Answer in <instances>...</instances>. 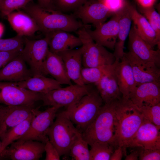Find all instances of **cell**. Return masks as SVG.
Returning a JSON list of instances; mask_svg holds the SVG:
<instances>
[{
  "mask_svg": "<svg viewBox=\"0 0 160 160\" xmlns=\"http://www.w3.org/2000/svg\"><path fill=\"white\" fill-rule=\"evenodd\" d=\"M2 151V145L1 141L0 140V155Z\"/></svg>",
  "mask_w": 160,
  "mask_h": 160,
  "instance_id": "47",
  "label": "cell"
},
{
  "mask_svg": "<svg viewBox=\"0 0 160 160\" xmlns=\"http://www.w3.org/2000/svg\"><path fill=\"white\" fill-rule=\"evenodd\" d=\"M17 83L22 88L40 93H45L61 87V84L54 79L42 75L34 76Z\"/></svg>",
  "mask_w": 160,
  "mask_h": 160,
  "instance_id": "28",
  "label": "cell"
},
{
  "mask_svg": "<svg viewBox=\"0 0 160 160\" xmlns=\"http://www.w3.org/2000/svg\"><path fill=\"white\" fill-rule=\"evenodd\" d=\"M120 11L114 14L108 22L95 27L94 30H91L88 25V32L96 43L114 50L118 37Z\"/></svg>",
  "mask_w": 160,
  "mask_h": 160,
  "instance_id": "14",
  "label": "cell"
},
{
  "mask_svg": "<svg viewBox=\"0 0 160 160\" xmlns=\"http://www.w3.org/2000/svg\"><path fill=\"white\" fill-rule=\"evenodd\" d=\"M113 70L122 98L127 100L136 86L131 66L124 55L119 61H115Z\"/></svg>",
  "mask_w": 160,
  "mask_h": 160,
  "instance_id": "17",
  "label": "cell"
},
{
  "mask_svg": "<svg viewBox=\"0 0 160 160\" xmlns=\"http://www.w3.org/2000/svg\"><path fill=\"white\" fill-rule=\"evenodd\" d=\"M135 106L141 113L145 119L160 128V103L151 106L139 107Z\"/></svg>",
  "mask_w": 160,
  "mask_h": 160,
  "instance_id": "33",
  "label": "cell"
},
{
  "mask_svg": "<svg viewBox=\"0 0 160 160\" xmlns=\"http://www.w3.org/2000/svg\"><path fill=\"white\" fill-rule=\"evenodd\" d=\"M87 0H52L56 10L65 13L73 12Z\"/></svg>",
  "mask_w": 160,
  "mask_h": 160,
  "instance_id": "37",
  "label": "cell"
},
{
  "mask_svg": "<svg viewBox=\"0 0 160 160\" xmlns=\"http://www.w3.org/2000/svg\"><path fill=\"white\" fill-rule=\"evenodd\" d=\"M45 143L31 140L19 139L3 150L0 156L12 160H38L45 152Z\"/></svg>",
  "mask_w": 160,
  "mask_h": 160,
  "instance_id": "11",
  "label": "cell"
},
{
  "mask_svg": "<svg viewBox=\"0 0 160 160\" xmlns=\"http://www.w3.org/2000/svg\"><path fill=\"white\" fill-rule=\"evenodd\" d=\"M140 7L148 8L153 6L156 0H136Z\"/></svg>",
  "mask_w": 160,
  "mask_h": 160,
  "instance_id": "44",
  "label": "cell"
},
{
  "mask_svg": "<svg viewBox=\"0 0 160 160\" xmlns=\"http://www.w3.org/2000/svg\"><path fill=\"white\" fill-rule=\"evenodd\" d=\"M120 100L104 103L95 119L81 133L88 145L106 143L116 148L115 139L116 112Z\"/></svg>",
  "mask_w": 160,
  "mask_h": 160,
  "instance_id": "3",
  "label": "cell"
},
{
  "mask_svg": "<svg viewBox=\"0 0 160 160\" xmlns=\"http://www.w3.org/2000/svg\"><path fill=\"white\" fill-rule=\"evenodd\" d=\"M4 159V158L0 156V160H3Z\"/></svg>",
  "mask_w": 160,
  "mask_h": 160,
  "instance_id": "48",
  "label": "cell"
},
{
  "mask_svg": "<svg viewBox=\"0 0 160 160\" xmlns=\"http://www.w3.org/2000/svg\"><path fill=\"white\" fill-rule=\"evenodd\" d=\"M24 37V45L20 55L30 67L33 76L42 75L46 76L45 62L49 50L47 36L38 40H31Z\"/></svg>",
  "mask_w": 160,
  "mask_h": 160,
  "instance_id": "8",
  "label": "cell"
},
{
  "mask_svg": "<svg viewBox=\"0 0 160 160\" xmlns=\"http://www.w3.org/2000/svg\"><path fill=\"white\" fill-rule=\"evenodd\" d=\"M129 100L137 107L154 105L160 103V84L146 83L135 87Z\"/></svg>",
  "mask_w": 160,
  "mask_h": 160,
  "instance_id": "19",
  "label": "cell"
},
{
  "mask_svg": "<svg viewBox=\"0 0 160 160\" xmlns=\"http://www.w3.org/2000/svg\"><path fill=\"white\" fill-rule=\"evenodd\" d=\"M139 148L140 160H160V149Z\"/></svg>",
  "mask_w": 160,
  "mask_h": 160,
  "instance_id": "39",
  "label": "cell"
},
{
  "mask_svg": "<svg viewBox=\"0 0 160 160\" xmlns=\"http://www.w3.org/2000/svg\"><path fill=\"white\" fill-rule=\"evenodd\" d=\"M4 30V28L3 24L0 22V39L2 36Z\"/></svg>",
  "mask_w": 160,
  "mask_h": 160,
  "instance_id": "46",
  "label": "cell"
},
{
  "mask_svg": "<svg viewBox=\"0 0 160 160\" xmlns=\"http://www.w3.org/2000/svg\"><path fill=\"white\" fill-rule=\"evenodd\" d=\"M59 107L51 106L43 111L35 108V115L28 129L20 139L39 141L44 143L49 139L48 131L54 121Z\"/></svg>",
  "mask_w": 160,
  "mask_h": 160,
  "instance_id": "10",
  "label": "cell"
},
{
  "mask_svg": "<svg viewBox=\"0 0 160 160\" xmlns=\"http://www.w3.org/2000/svg\"><path fill=\"white\" fill-rule=\"evenodd\" d=\"M72 14L84 25L91 23L96 27L114 14L99 0H87Z\"/></svg>",
  "mask_w": 160,
  "mask_h": 160,
  "instance_id": "13",
  "label": "cell"
},
{
  "mask_svg": "<svg viewBox=\"0 0 160 160\" xmlns=\"http://www.w3.org/2000/svg\"><path fill=\"white\" fill-rule=\"evenodd\" d=\"M136 149L132 151L129 155L126 154L125 160H137L138 159L139 154V148H135Z\"/></svg>",
  "mask_w": 160,
  "mask_h": 160,
  "instance_id": "45",
  "label": "cell"
},
{
  "mask_svg": "<svg viewBox=\"0 0 160 160\" xmlns=\"http://www.w3.org/2000/svg\"><path fill=\"white\" fill-rule=\"evenodd\" d=\"M104 103L122 98L113 70V64L109 70L94 84Z\"/></svg>",
  "mask_w": 160,
  "mask_h": 160,
  "instance_id": "24",
  "label": "cell"
},
{
  "mask_svg": "<svg viewBox=\"0 0 160 160\" xmlns=\"http://www.w3.org/2000/svg\"><path fill=\"white\" fill-rule=\"evenodd\" d=\"M21 9L34 19L40 31L45 35L58 30L75 32L85 25L72 14L68 15L56 10L48 11L33 1Z\"/></svg>",
  "mask_w": 160,
  "mask_h": 160,
  "instance_id": "1",
  "label": "cell"
},
{
  "mask_svg": "<svg viewBox=\"0 0 160 160\" xmlns=\"http://www.w3.org/2000/svg\"><path fill=\"white\" fill-rule=\"evenodd\" d=\"M124 55L131 66L136 86L146 83L160 84V68L155 63L142 60L129 51Z\"/></svg>",
  "mask_w": 160,
  "mask_h": 160,
  "instance_id": "12",
  "label": "cell"
},
{
  "mask_svg": "<svg viewBox=\"0 0 160 160\" xmlns=\"http://www.w3.org/2000/svg\"><path fill=\"white\" fill-rule=\"evenodd\" d=\"M90 146L89 160H110L116 148L106 143H95Z\"/></svg>",
  "mask_w": 160,
  "mask_h": 160,
  "instance_id": "32",
  "label": "cell"
},
{
  "mask_svg": "<svg viewBox=\"0 0 160 160\" xmlns=\"http://www.w3.org/2000/svg\"><path fill=\"white\" fill-rule=\"evenodd\" d=\"M124 155L123 148L120 147H117L111 154L110 160H121Z\"/></svg>",
  "mask_w": 160,
  "mask_h": 160,
  "instance_id": "43",
  "label": "cell"
},
{
  "mask_svg": "<svg viewBox=\"0 0 160 160\" xmlns=\"http://www.w3.org/2000/svg\"><path fill=\"white\" fill-rule=\"evenodd\" d=\"M45 35L48 37L49 51L56 54L73 49L82 45L78 36L66 31L56 30Z\"/></svg>",
  "mask_w": 160,
  "mask_h": 160,
  "instance_id": "21",
  "label": "cell"
},
{
  "mask_svg": "<svg viewBox=\"0 0 160 160\" xmlns=\"http://www.w3.org/2000/svg\"><path fill=\"white\" fill-rule=\"evenodd\" d=\"M141 13L147 20L160 41V15L152 6L148 8L140 7Z\"/></svg>",
  "mask_w": 160,
  "mask_h": 160,
  "instance_id": "35",
  "label": "cell"
},
{
  "mask_svg": "<svg viewBox=\"0 0 160 160\" xmlns=\"http://www.w3.org/2000/svg\"><path fill=\"white\" fill-rule=\"evenodd\" d=\"M128 48L140 59L155 63L160 67V49L154 50L140 36L133 25L129 36Z\"/></svg>",
  "mask_w": 160,
  "mask_h": 160,
  "instance_id": "18",
  "label": "cell"
},
{
  "mask_svg": "<svg viewBox=\"0 0 160 160\" xmlns=\"http://www.w3.org/2000/svg\"><path fill=\"white\" fill-rule=\"evenodd\" d=\"M64 63L68 75L71 80L76 84L84 85L82 79V48L60 52L57 54Z\"/></svg>",
  "mask_w": 160,
  "mask_h": 160,
  "instance_id": "23",
  "label": "cell"
},
{
  "mask_svg": "<svg viewBox=\"0 0 160 160\" xmlns=\"http://www.w3.org/2000/svg\"><path fill=\"white\" fill-rule=\"evenodd\" d=\"M38 4L44 9L48 10H56L52 3V0H37Z\"/></svg>",
  "mask_w": 160,
  "mask_h": 160,
  "instance_id": "42",
  "label": "cell"
},
{
  "mask_svg": "<svg viewBox=\"0 0 160 160\" xmlns=\"http://www.w3.org/2000/svg\"><path fill=\"white\" fill-rule=\"evenodd\" d=\"M35 108L26 119L7 131L0 138L2 151L12 143L20 139L27 131L35 115Z\"/></svg>",
  "mask_w": 160,
  "mask_h": 160,
  "instance_id": "29",
  "label": "cell"
},
{
  "mask_svg": "<svg viewBox=\"0 0 160 160\" xmlns=\"http://www.w3.org/2000/svg\"><path fill=\"white\" fill-rule=\"evenodd\" d=\"M41 94L19 87L17 82L0 81V104L7 106L34 105Z\"/></svg>",
  "mask_w": 160,
  "mask_h": 160,
  "instance_id": "9",
  "label": "cell"
},
{
  "mask_svg": "<svg viewBox=\"0 0 160 160\" xmlns=\"http://www.w3.org/2000/svg\"><path fill=\"white\" fill-rule=\"evenodd\" d=\"M129 8L132 20L138 34L152 48L157 45L160 49V41L147 20L130 4Z\"/></svg>",
  "mask_w": 160,
  "mask_h": 160,
  "instance_id": "25",
  "label": "cell"
},
{
  "mask_svg": "<svg viewBox=\"0 0 160 160\" xmlns=\"http://www.w3.org/2000/svg\"><path fill=\"white\" fill-rule=\"evenodd\" d=\"M21 52L15 51L0 52V69L14 58L19 55Z\"/></svg>",
  "mask_w": 160,
  "mask_h": 160,
  "instance_id": "41",
  "label": "cell"
},
{
  "mask_svg": "<svg viewBox=\"0 0 160 160\" xmlns=\"http://www.w3.org/2000/svg\"><path fill=\"white\" fill-rule=\"evenodd\" d=\"M34 108V105H0V137L8 130L28 118Z\"/></svg>",
  "mask_w": 160,
  "mask_h": 160,
  "instance_id": "15",
  "label": "cell"
},
{
  "mask_svg": "<svg viewBox=\"0 0 160 160\" xmlns=\"http://www.w3.org/2000/svg\"><path fill=\"white\" fill-rule=\"evenodd\" d=\"M144 118L128 100H119L116 112L115 139L116 146L121 147L124 154L130 148L132 140Z\"/></svg>",
  "mask_w": 160,
  "mask_h": 160,
  "instance_id": "2",
  "label": "cell"
},
{
  "mask_svg": "<svg viewBox=\"0 0 160 160\" xmlns=\"http://www.w3.org/2000/svg\"><path fill=\"white\" fill-rule=\"evenodd\" d=\"M46 152L45 160H59L60 156L55 146L49 140L45 143L44 146Z\"/></svg>",
  "mask_w": 160,
  "mask_h": 160,
  "instance_id": "40",
  "label": "cell"
},
{
  "mask_svg": "<svg viewBox=\"0 0 160 160\" xmlns=\"http://www.w3.org/2000/svg\"><path fill=\"white\" fill-rule=\"evenodd\" d=\"M85 25L75 32L81 39L82 45V65L84 68L110 65L115 61L113 53L92 39Z\"/></svg>",
  "mask_w": 160,
  "mask_h": 160,
  "instance_id": "5",
  "label": "cell"
},
{
  "mask_svg": "<svg viewBox=\"0 0 160 160\" xmlns=\"http://www.w3.org/2000/svg\"><path fill=\"white\" fill-rule=\"evenodd\" d=\"M55 118L47 135L61 156L69 154L71 147L80 132L63 111L56 113Z\"/></svg>",
  "mask_w": 160,
  "mask_h": 160,
  "instance_id": "6",
  "label": "cell"
},
{
  "mask_svg": "<svg viewBox=\"0 0 160 160\" xmlns=\"http://www.w3.org/2000/svg\"><path fill=\"white\" fill-rule=\"evenodd\" d=\"M18 10L7 16L10 25L17 35L23 37L32 36L40 31L37 23L31 16L22 10Z\"/></svg>",
  "mask_w": 160,
  "mask_h": 160,
  "instance_id": "22",
  "label": "cell"
},
{
  "mask_svg": "<svg viewBox=\"0 0 160 160\" xmlns=\"http://www.w3.org/2000/svg\"><path fill=\"white\" fill-rule=\"evenodd\" d=\"M33 0H0V12L7 16L15 10L22 9Z\"/></svg>",
  "mask_w": 160,
  "mask_h": 160,
  "instance_id": "36",
  "label": "cell"
},
{
  "mask_svg": "<svg viewBox=\"0 0 160 160\" xmlns=\"http://www.w3.org/2000/svg\"><path fill=\"white\" fill-rule=\"evenodd\" d=\"M160 129L144 119L132 140L130 148L160 149Z\"/></svg>",
  "mask_w": 160,
  "mask_h": 160,
  "instance_id": "16",
  "label": "cell"
},
{
  "mask_svg": "<svg viewBox=\"0 0 160 160\" xmlns=\"http://www.w3.org/2000/svg\"><path fill=\"white\" fill-rule=\"evenodd\" d=\"M20 54L0 69V81L18 82L33 76Z\"/></svg>",
  "mask_w": 160,
  "mask_h": 160,
  "instance_id": "20",
  "label": "cell"
},
{
  "mask_svg": "<svg viewBox=\"0 0 160 160\" xmlns=\"http://www.w3.org/2000/svg\"><path fill=\"white\" fill-rule=\"evenodd\" d=\"M88 144L79 132L72 144L69 153L73 160H89Z\"/></svg>",
  "mask_w": 160,
  "mask_h": 160,
  "instance_id": "30",
  "label": "cell"
},
{
  "mask_svg": "<svg viewBox=\"0 0 160 160\" xmlns=\"http://www.w3.org/2000/svg\"><path fill=\"white\" fill-rule=\"evenodd\" d=\"M103 103L95 86L88 94L63 112L81 133L95 118Z\"/></svg>",
  "mask_w": 160,
  "mask_h": 160,
  "instance_id": "4",
  "label": "cell"
},
{
  "mask_svg": "<svg viewBox=\"0 0 160 160\" xmlns=\"http://www.w3.org/2000/svg\"><path fill=\"white\" fill-rule=\"evenodd\" d=\"M113 14L122 10L128 2L126 0H99Z\"/></svg>",
  "mask_w": 160,
  "mask_h": 160,
  "instance_id": "38",
  "label": "cell"
},
{
  "mask_svg": "<svg viewBox=\"0 0 160 160\" xmlns=\"http://www.w3.org/2000/svg\"><path fill=\"white\" fill-rule=\"evenodd\" d=\"M128 2L120 11L118 37L114 46L113 54L115 61H119L124 55L125 42L130 32L132 19Z\"/></svg>",
  "mask_w": 160,
  "mask_h": 160,
  "instance_id": "26",
  "label": "cell"
},
{
  "mask_svg": "<svg viewBox=\"0 0 160 160\" xmlns=\"http://www.w3.org/2000/svg\"><path fill=\"white\" fill-rule=\"evenodd\" d=\"M24 45V37L18 35L9 38L0 39V52L21 51Z\"/></svg>",
  "mask_w": 160,
  "mask_h": 160,
  "instance_id": "34",
  "label": "cell"
},
{
  "mask_svg": "<svg viewBox=\"0 0 160 160\" xmlns=\"http://www.w3.org/2000/svg\"><path fill=\"white\" fill-rule=\"evenodd\" d=\"M112 65L92 68L82 67L81 76L84 84H95L109 70Z\"/></svg>",
  "mask_w": 160,
  "mask_h": 160,
  "instance_id": "31",
  "label": "cell"
},
{
  "mask_svg": "<svg viewBox=\"0 0 160 160\" xmlns=\"http://www.w3.org/2000/svg\"><path fill=\"white\" fill-rule=\"evenodd\" d=\"M44 69L47 75H50L60 84H72L62 59L49 49L45 60Z\"/></svg>",
  "mask_w": 160,
  "mask_h": 160,
  "instance_id": "27",
  "label": "cell"
},
{
  "mask_svg": "<svg viewBox=\"0 0 160 160\" xmlns=\"http://www.w3.org/2000/svg\"><path fill=\"white\" fill-rule=\"evenodd\" d=\"M94 84L71 85L48 92L41 93L43 105L66 108L78 102L88 94L95 86Z\"/></svg>",
  "mask_w": 160,
  "mask_h": 160,
  "instance_id": "7",
  "label": "cell"
}]
</instances>
